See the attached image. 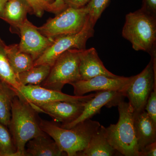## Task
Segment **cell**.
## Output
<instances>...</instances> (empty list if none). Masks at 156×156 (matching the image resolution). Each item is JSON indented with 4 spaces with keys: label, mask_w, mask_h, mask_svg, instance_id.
<instances>
[{
    "label": "cell",
    "mask_w": 156,
    "mask_h": 156,
    "mask_svg": "<svg viewBox=\"0 0 156 156\" xmlns=\"http://www.w3.org/2000/svg\"><path fill=\"white\" fill-rule=\"evenodd\" d=\"M142 8L151 14L156 15V0H143Z\"/></svg>",
    "instance_id": "obj_29"
},
{
    "label": "cell",
    "mask_w": 156,
    "mask_h": 156,
    "mask_svg": "<svg viewBox=\"0 0 156 156\" xmlns=\"http://www.w3.org/2000/svg\"><path fill=\"white\" fill-rule=\"evenodd\" d=\"M6 46L5 43L0 37V79L15 92L21 86L17 82L16 75L9 64Z\"/></svg>",
    "instance_id": "obj_21"
},
{
    "label": "cell",
    "mask_w": 156,
    "mask_h": 156,
    "mask_svg": "<svg viewBox=\"0 0 156 156\" xmlns=\"http://www.w3.org/2000/svg\"><path fill=\"white\" fill-rule=\"evenodd\" d=\"M67 7L74 9L83 8L87 5L90 0H63Z\"/></svg>",
    "instance_id": "obj_27"
},
{
    "label": "cell",
    "mask_w": 156,
    "mask_h": 156,
    "mask_svg": "<svg viewBox=\"0 0 156 156\" xmlns=\"http://www.w3.org/2000/svg\"><path fill=\"white\" fill-rule=\"evenodd\" d=\"M51 5L54 9L55 12L54 14L56 15L59 14L62 11H64L65 9L67 8L63 0H55Z\"/></svg>",
    "instance_id": "obj_30"
},
{
    "label": "cell",
    "mask_w": 156,
    "mask_h": 156,
    "mask_svg": "<svg viewBox=\"0 0 156 156\" xmlns=\"http://www.w3.org/2000/svg\"><path fill=\"white\" fill-rule=\"evenodd\" d=\"M134 125L140 154L145 146L156 142V125L144 110L134 112Z\"/></svg>",
    "instance_id": "obj_15"
},
{
    "label": "cell",
    "mask_w": 156,
    "mask_h": 156,
    "mask_svg": "<svg viewBox=\"0 0 156 156\" xmlns=\"http://www.w3.org/2000/svg\"><path fill=\"white\" fill-rule=\"evenodd\" d=\"M37 112L25 101L15 95L11 103L8 125L18 156H25V146L31 139L45 134L40 126Z\"/></svg>",
    "instance_id": "obj_2"
},
{
    "label": "cell",
    "mask_w": 156,
    "mask_h": 156,
    "mask_svg": "<svg viewBox=\"0 0 156 156\" xmlns=\"http://www.w3.org/2000/svg\"><path fill=\"white\" fill-rule=\"evenodd\" d=\"M16 95L14 89L10 87L0 92V123L7 127L11 119L12 99Z\"/></svg>",
    "instance_id": "obj_22"
},
{
    "label": "cell",
    "mask_w": 156,
    "mask_h": 156,
    "mask_svg": "<svg viewBox=\"0 0 156 156\" xmlns=\"http://www.w3.org/2000/svg\"><path fill=\"white\" fill-rule=\"evenodd\" d=\"M43 1H44L46 2L49 3V4H52L55 1V0H43Z\"/></svg>",
    "instance_id": "obj_33"
},
{
    "label": "cell",
    "mask_w": 156,
    "mask_h": 156,
    "mask_svg": "<svg viewBox=\"0 0 156 156\" xmlns=\"http://www.w3.org/2000/svg\"><path fill=\"white\" fill-rule=\"evenodd\" d=\"M6 53L9 64L16 76L33 66L32 58L20 51L18 44L7 45Z\"/></svg>",
    "instance_id": "obj_19"
},
{
    "label": "cell",
    "mask_w": 156,
    "mask_h": 156,
    "mask_svg": "<svg viewBox=\"0 0 156 156\" xmlns=\"http://www.w3.org/2000/svg\"><path fill=\"white\" fill-rule=\"evenodd\" d=\"M88 17L89 13L86 6L79 9L67 7L37 28L43 35L53 38L76 34L83 28Z\"/></svg>",
    "instance_id": "obj_6"
},
{
    "label": "cell",
    "mask_w": 156,
    "mask_h": 156,
    "mask_svg": "<svg viewBox=\"0 0 156 156\" xmlns=\"http://www.w3.org/2000/svg\"><path fill=\"white\" fill-rule=\"evenodd\" d=\"M156 142L148 144L140 152V156H156Z\"/></svg>",
    "instance_id": "obj_28"
},
{
    "label": "cell",
    "mask_w": 156,
    "mask_h": 156,
    "mask_svg": "<svg viewBox=\"0 0 156 156\" xmlns=\"http://www.w3.org/2000/svg\"><path fill=\"white\" fill-rule=\"evenodd\" d=\"M116 152L107 139L105 127L101 125L87 147L78 154L77 156H112L114 155Z\"/></svg>",
    "instance_id": "obj_18"
},
{
    "label": "cell",
    "mask_w": 156,
    "mask_h": 156,
    "mask_svg": "<svg viewBox=\"0 0 156 156\" xmlns=\"http://www.w3.org/2000/svg\"><path fill=\"white\" fill-rule=\"evenodd\" d=\"M87 102V101H86ZM86 102L58 101L32 107L37 113L49 115L56 121L66 125L80 115Z\"/></svg>",
    "instance_id": "obj_13"
},
{
    "label": "cell",
    "mask_w": 156,
    "mask_h": 156,
    "mask_svg": "<svg viewBox=\"0 0 156 156\" xmlns=\"http://www.w3.org/2000/svg\"><path fill=\"white\" fill-rule=\"evenodd\" d=\"M28 13L33 14L30 6L25 0H9L5 5L1 18L10 24L12 32H17L18 27L27 19Z\"/></svg>",
    "instance_id": "obj_16"
},
{
    "label": "cell",
    "mask_w": 156,
    "mask_h": 156,
    "mask_svg": "<svg viewBox=\"0 0 156 156\" xmlns=\"http://www.w3.org/2000/svg\"><path fill=\"white\" fill-rule=\"evenodd\" d=\"M40 126L42 131L53 138L62 152L68 156H77L87 147L101 125L89 119L72 128H65L53 122L40 119Z\"/></svg>",
    "instance_id": "obj_1"
},
{
    "label": "cell",
    "mask_w": 156,
    "mask_h": 156,
    "mask_svg": "<svg viewBox=\"0 0 156 156\" xmlns=\"http://www.w3.org/2000/svg\"><path fill=\"white\" fill-rule=\"evenodd\" d=\"M81 50L70 49L62 53L51 66L48 77L40 86L62 92L66 84L80 80L79 64Z\"/></svg>",
    "instance_id": "obj_5"
},
{
    "label": "cell",
    "mask_w": 156,
    "mask_h": 156,
    "mask_svg": "<svg viewBox=\"0 0 156 156\" xmlns=\"http://www.w3.org/2000/svg\"><path fill=\"white\" fill-rule=\"evenodd\" d=\"M122 34L136 51L156 52V17L143 8L126 15Z\"/></svg>",
    "instance_id": "obj_3"
},
{
    "label": "cell",
    "mask_w": 156,
    "mask_h": 156,
    "mask_svg": "<svg viewBox=\"0 0 156 156\" xmlns=\"http://www.w3.org/2000/svg\"><path fill=\"white\" fill-rule=\"evenodd\" d=\"M126 97L125 93L115 91H103L97 92L95 96L85 103L83 111L80 115L72 122L66 125H61L62 128H70L78 123L91 119L93 116L99 112L103 106L108 108L118 106Z\"/></svg>",
    "instance_id": "obj_12"
},
{
    "label": "cell",
    "mask_w": 156,
    "mask_h": 156,
    "mask_svg": "<svg viewBox=\"0 0 156 156\" xmlns=\"http://www.w3.org/2000/svg\"><path fill=\"white\" fill-rule=\"evenodd\" d=\"M51 67L48 65L34 66L17 75V82L21 86L29 84L40 85L48 77Z\"/></svg>",
    "instance_id": "obj_20"
},
{
    "label": "cell",
    "mask_w": 156,
    "mask_h": 156,
    "mask_svg": "<svg viewBox=\"0 0 156 156\" xmlns=\"http://www.w3.org/2000/svg\"><path fill=\"white\" fill-rule=\"evenodd\" d=\"M79 71L81 80H87L98 76L116 78L115 75L107 69L94 48L81 50L80 55Z\"/></svg>",
    "instance_id": "obj_14"
},
{
    "label": "cell",
    "mask_w": 156,
    "mask_h": 156,
    "mask_svg": "<svg viewBox=\"0 0 156 156\" xmlns=\"http://www.w3.org/2000/svg\"><path fill=\"white\" fill-rule=\"evenodd\" d=\"M9 1V0H0V18L2 14L5 5Z\"/></svg>",
    "instance_id": "obj_31"
},
{
    "label": "cell",
    "mask_w": 156,
    "mask_h": 156,
    "mask_svg": "<svg viewBox=\"0 0 156 156\" xmlns=\"http://www.w3.org/2000/svg\"><path fill=\"white\" fill-rule=\"evenodd\" d=\"M144 110L156 125V87L151 92L146 104Z\"/></svg>",
    "instance_id": "obj_26"
},
{
    "label": "cell",
    "mask_w": 156,
    "mask_h": 156,
    "mask_svg": "<svg viewBox=\"0 0 156 156\" xmlns=\"http://www.w3.org/2000/svg\"><path fill=\"white\" fill-rule=\"evenodd\" d=\"M16 95L32 107L58 101L86 102L94 97L95 93L83 96L70 95L62 92L47 89L40 85L21 86L15 91Z\"/></svg>",
    "instance_id": "obj_9"
},
{
    "label": "cell",
    "mask_w": 156,
    "mask_h": 156,
    "mask_svg": "<svg viewBox=\"0 0 156 156\" xmlns=\"http://www.w3.org/2000/svg\"><path fill=\"white\" fill-rule=\"evenodd\" d=\"M30 6L33 14L38 17H41L44 11L55 13L51 4L43 0H25Z\"/></svg>",
    "instance_id": "obj_25"
},
{
    "label": "cell",
    "mask_w": 156,
    "mask_h": 156,
    "mask_svg": "<svg viewBox=\"0 0 156 156\" xmlns=\"http://www.w3.org/2000/svg\"><path fill=\"white\" fill-rule=\"evenodd\" d=\"M0 156H18L7 126L0 123Z\"/></svg>",
    "instance_id": "obj_23"
},
{
    "label": "cell",
    "mask_w": 156,
    "mask_h": 156,
    "mask_svg": "<svg viewBox=\"0 0 156 156\" xmlns=\"http://www.w3.org/2000/svg\"><path fill=\"white\" fill-rule=\"evenodd\" d=\"M119 121L105 127L109 143L117 152L125 156H140L134 125V112L124 101L118 105Z\"/></svg>",
    "instance_id": "obj_4"
},
{
    "label": "cell",
    "mask_w": 156,
    "mask_h": 156,
    "mask_svg": "<svg viewBox=\"0 0 156 156\" xmlns=\"http://www.w3.org/2000/svg\"><path fill=\"white\" fill-rule=\"evenodd\" d=\"M132 76L112 78L98 76L87 80H80L70 84L74 88L76 96H83L92 92L115 91L125 93Z\"/></svg>",
    "instance_id": "obj_11"
},
{
    "label": "cell",
    "mask_w": 156,
    "mask_h": 156,
    "mask_svg": "<svg viewBox=\"0 0 156 156\" xmlns=\"http://www.w3.org/2000/svg\"><path fill=\"white\" fill-rule=\"evenodd\" d=\"M94 26L88 17L83 28L80 32L56 37L53 44L34 61L33 66L44 64L51 67L56 59L65 51L72 49H86L87 41L94 35Z\"/></svg>",
    "instance_id": "obj_8"
},
{
    "label": "cell",
    "mask_w": 156,
    "mask_h": 156,
    "mask_svg": "<svg viewBox=\"0 0 156 156\" xmlns=\"http://www.w3.org/2000/svg\"><path fill=\"white\" fill-rule=\"evenodd\" d=\"M8 87H10L7 84L4 83L2 80L0 79V92H3Z\"/></svg>",
    "instance_id": "obj_32"
},
{
    "label": "cell",
    "mask_w": 156,
    "mask_h": 156,
    "mask_svg": "<svg viewBox=\"0 0 156 156\" xmlns=\"http://www.w3.org/2000/svg\"><path fill=\"white\" fill-rule=\"evenodd\" d=\"M149 63L138 74L132 76L125 94L134 112L144 110L148 98L156 87V53L151 55Z\"/></svg>",
    "instance_id": "obj_7"
},
{
    "label": "cell",
    "mask_w": 156,
    "mask_h": 156,
    "mask_svg": "<svg viewBox=\"0 0 156 156\" xmlns=\"http://www.w3.org/2000/svg\"><path fill=\"white\" fill-rule=\"evenodd\" d=\"M17 33L20 36L18 44L20 50L28 54L35 61L53 44V38L42 35L32 23L26 19L18 27Z\"/></svg>",
    "instance_id": "obj_10"
},
{
    "label": "cell",
    "mask_w": 156,
    "mask_h": 156,
    "mask_svg": "<svg viewBox=\"0 0 156 156\" xmlns=\"http://www.w3.org/2000/svg\"><path fill=\"white\" fill-rule=\"evenodd\" d=\"M26 145V156H59L63 154L55 141L46 133L31 139Z\"/></svg>",
    "instance_id": "obj_17"
},
{
    "label": "cell",
    "mask_w": 156,
    "mask_h": 156,
    "mask_svg": "<svg viewBox=\"0 0 156 156\" xmlns=\"http://www.w3.org/2000/svg\"><path fill=\"white\" fill-rule=\"evenodd\" d=\"M111 0H90L86 5L89 13V20L95 26L98 19L100 18Z\"/></svg>",
    "instance_id": "obj_24"
}]
</instances>
